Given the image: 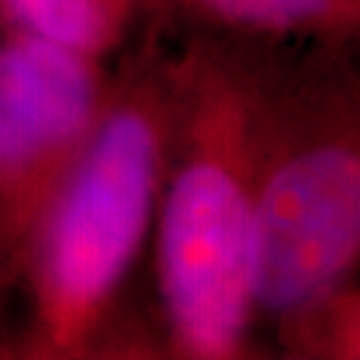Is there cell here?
<instances>
[{
    "label": "cell",
    "mask_w": 360,
    "mask_h": 360,
    "mask_svg": "<svg viewBox=\"0 0 360 360\" xmlns=\"http://www.w3.org/2000/svg\"><path fill=\"white\" fill-rule=\"evenodd\" d=\"M141 19L139 0H0V28L108 59Z\"/></svg>",
    "instance_id": "6"
},
{
    "label": "cell",
    "mask_w": 360,
    "mask_h": 360,
    "mask_svg": "<svg viewBox=\"0 0 360 360\" xmlns=\"http://www.w3.org/2000/svg\"><path fill=\"white\" fill-rule=\"evenodd\" d=\"M351 3H354V5H358V7H360V0H351Z\"/></svg>",
    "instance_id": "9"
},
{
    "label": "cell",
    "mask_w": 360,
    "mask_h": 360,
    "mask_svg": "<svg viewBox=\"0 0 360 360\" xmlns=\"http://www.w3.org/2000/svg\"><path fill=\"white\" fill-rule=\"evenodd\" d=\"M278 47L187 38L169 49L171 120L153 225L167 356H253L255 129Z\"/></svg>",
    "instance_id": "1"
},
{
    "label": "cell",
    "mask_w": 360,
    "mask_h": 360,
    "mask_svg": "<svg viewBox=\"0 0 360 360\" xmlns=\"http://www.w3.org/2000/svg\"><path fill=\"white\" fill-rule=\"evenodd\" d=\"M148 31L180 40L243 45L356 42L360 7L351 0H139Z\"/></svg>",
    "instance_id": "5"
},
{
    "label": "cell",
    "mask_w": 360,
    "mask_h": 360,
    "mask_svg": "<svg viewBox=\"0 0 360 360\" xmlns=\"http://www.w3.org/2000/svg\"><path fill=\"white\" fill-rule=\"evenodd\" d=\"M0 47H3V31H0ZM12 283H14V278H12V271H10V262H7L3 234H0V358L10 356V344H7V340H5V328H3V309H5L7 290L12 288Z\"/></svg>",
    "instance_id": "8"
},
{
    "label": "cell",
    "mask_w": 360,
    "mask_h": 360,
    "mask_svg": "<svg viewBox=\"0 0 360 360\" xmlns=\"http://www.w3.org/2000/svg\"><path fill=\"white\" fill-rule=\"evenodd\" d=\"M150 35L110 70L87 146L21 253L28 328L14 356L131 358L122 295L155 225L167 160L169 47Z\"/></svg>",
    "instance_id": "2"
},
{
    "label": "cell",
    "mask_w": 360,
    "mask_h": 360,
    "mask_svg": "<svg viewBox=\"0 0 360 360\" xmlns=\"http://www.w3.org/2000/svg\"><path fill=\"white\" fill-rule=\"evenodd\" d=\"M108 84L103 59L3 31L0 234L14 281L35 222L87 146Z\"/></svg>",
    "instance_id": "4"
},
{
    "label": "cell",
    "mask_w": 360,
    "mask_h": 360,
    "mask_svg": "<svg viewBox=\"0 0 360 360\" xmlns=\"http://www.w3.org/2000/svg\"><path fill=\"white\" fill-rule=\"evenodd\" d=\"M276 347L292 360L360 358V290L349 278L271 321Z\"/></svg>",
    "instance_id": "7"
},
{
    "label": "cell",
    "mask_w": 360,
    "mask_h": 360,
    "mask_svg": "<svg viewBox=\"0 0 360 360\" xmlns=\"http://www.w3.org/2000/svg\"><path fill=\"white\" fill-rule=\"evenodd\" d=\"M354 42L274 52L255 129L253 304L276 321L356 278L360 75Z\"/></svg>",
    "instance_id": "3"
}]
</instances>
